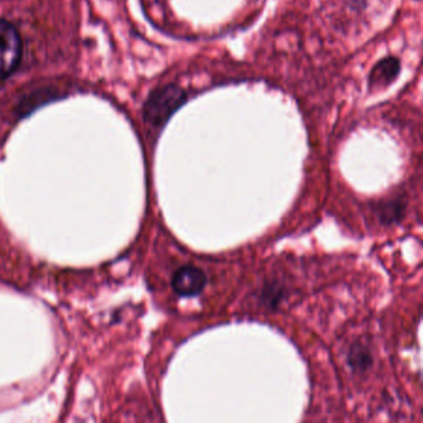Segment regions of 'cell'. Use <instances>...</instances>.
<instances>
[{
  "mask_svg": "<svg viewBox=\"0 0 423 423\" xmlns=\"http://www.w3.org/2000/svg\"><path fill=\"white\" fill-rule=\"evenodd\" d=\"M187 102V94L175 85H166L153 91L144 105V119L154 127L164 126Z\"/></svg>",
  "mask_w": 423,
  "mask_h": 423,
  "instance_id": "1",
  "label": "cell"
},
{
  "mask_svg": "<svg viewBox=\"0 0 423 423\" xmlns=\"http://www.w3.org/2000/svg\"><path fill=\"white\" fill-rule=\"evenodd\" d=\"M21 56V40L12 24L0 20V80L17 69Z\"/></svg>",
  "mask_w": 423,
  "mask_h": 423,
  "instance_id": "2",
  "label": "cell"
},
{
  "mask_svg": "<svg viewBox=\"0 0 423 423\" xmlns=\"http://www.w3.org/2000/svg\"><path fill=\"white\" fill-rule=\"evenodd\" d=\"M207 276L196 266H182L171 277L173 291L180 297H195L205 289Z\"/></svg>",
  "mask_w": 423,
  "mask_h": 423,
  "instance_id": "3",
  "label": "cell"
},
{
  "mask_svg": "<svg viewBox=\"0 0 423 423\" xmlns=\"http://www.w3.org/2000/svg\"><path fill=\"white\" fill-rule=\"evenodd\" d=\"M401 64L396 58H386L377 62L370 74V85L385 87L396 80L400 74Z\"/></svg>",
  "mask_w": 423,
  "mask_h": 423,
  "instance_id": "4",
  "label": "cell"
},
{
  "mask_svg": "<svg viewBox=\"0 0 423 423\" xmlns=\"http://www.w3.org/2000/svg\"><path fill=\"white\" fill-rule=\"evenodd\" d=\"M347 364L352 368V370L359 374L369 370L372 365L370 350L364 344L355 343L347 354Z\"/></svg>",
  "mask_w": 423,
  "mask_h": 423,
  "instance_id": "5",
  "label": "cell"
},
{
  "mask_svg": "<svg viewBox=\"0 0 423 423\" xmlns=\"http://www.w3.org/2000/svg\"><path fill=\"white\" fill-rule=\"evenodd\" d=\"M405 202L401 200H390L382 202L377 209V215L382 223L399 221L405 212Z\"/></svg>",
  "mask_w": 423,
  "mask_h": 423,
  "instance_id": "6",
  "label": "cell"
},
{
  "mask_svg": "<svg viewBox=\"0 0 423 423\" xmlns=\"http://www.w3.org/2000/svg\"><path fill=\"white\" fill-rule=\"evenodd\" d=\"M283 291L278 288V286H268L267 288L264 289L262 293V300L265 302L266 306H270V308H276L278 303L282 300Z\"/></svg>",
  "mask_w": 423,
  "mask_h": 423,
  "instance_id": "7",
  "label": "cell"
}]
</instances>
